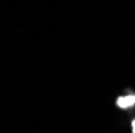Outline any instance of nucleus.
I'll list each match as a JSON object with an SVG mask.
<instances>
[{
    "label": "nucleus",
    "mask_w": 135,
    "mask_h": 133,
    "mask_svg": "<svg viewBox=\"0 0 135 133\" xmlns=\"http://www.w3.org/2000/svg\"><path fill=\"white\" fill-rule=\"evenodd\" d=\"M132 130H133V133H135V120L132 122Z\"/></svg>",
    "instance_id": "f03ea898"
},
{
    "label": "nucleus",
    "mask_w": 135,
    "mask_h": 133,
    "mask_svg": "<svg viewBox=\"0 0 135 133\" xmlns=\"http://www.w3.org/2000/svg\"><path fill=\"white\" fill-rule=\"evenodd\" d=\"M117 106L122 108V109H127L130 106H135V95H127V96H121L117 99Z\"/></svg>",
    "instance_id": "f257e3e1"
}]
</instances>
